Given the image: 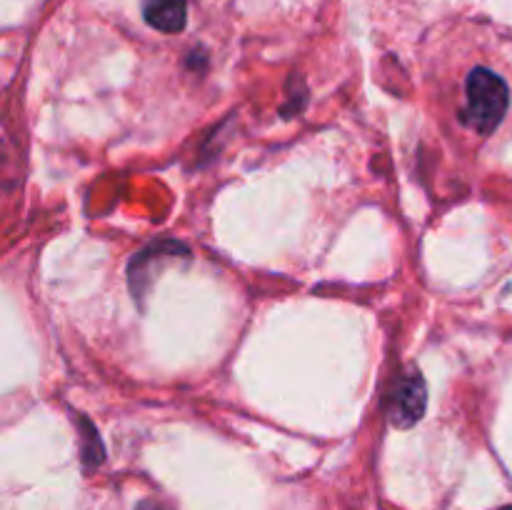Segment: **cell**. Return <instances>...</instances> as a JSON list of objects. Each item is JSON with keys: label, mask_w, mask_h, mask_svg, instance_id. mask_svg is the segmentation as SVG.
Wrapping results in <instances>:
<instances>
[{"label": "cell", "mask_w": 512, "mask_h": 510, "mask_svg": "<svg viewBox=\"0 0 512 510\" xmlns=\"http://www.w3.org/2000/svg\"><path fill=\"white\" fill-rule=\"evenodd\" d=\"M510 90L500 75L488 68H475L465 83V108L460 120L480 135H490L508 113Z\"/></svg>", "instance_id": "6da1fadb"}, {"label": "cell", "mask_w": 512, "mask_h": 510, "mask_svg": "<svg viewBox=\"0 0 512 510\" xmlns=\"http://www.w3.org/2000/svg\"><path fill=\"white\" fill-rule=\"evenodd\" d=\"M425 405H428V388H425L423 375H400L393 398H390V420H393V425H398V428L415 425L423 418Z\"/></svg>", "instance_id": "7a4b0ae2"}, {"label": "cell", "mask_w": 512, "mask_h": 510, "mask_svg": "<svg viewBox=\"0 0 512 510\" xmlns=\"http://www.w3.org/2000/svg\"><path fill=\"white\" fill-rule=\"evenodd\" d=\"M143 18L160 33H180L188 20V0H143Z\"/></svg>", "instance_id": "3957f363"}, {"label": "cell", "mask_w": 512, "mask_h": 510, "mask_svg": "<svg viewBox=\"0 0 512 510\" xmlns=\"http://www.w3.org/2000/svg\"><path fill=\"white\" fill-rule=\"evenodd\" d=\"M138 510H165V508H163V505H158V503H143Z\"/></svg>", "instance_id": "277c9868"}, {"label": "cell", "mask_w": 512, "mask_h": 510, "mask_svg": "<svg viewBox=\"0 0 512 510\" xmlns=\"http://www.w3.org/2000/svg\"><path fill=\"white\" fill-rule=\"evenodd\" d=\"M498 510H512V505H505V508H498Z\"/></svg>", "instance_id": "5b68a950"}]
</instances>
